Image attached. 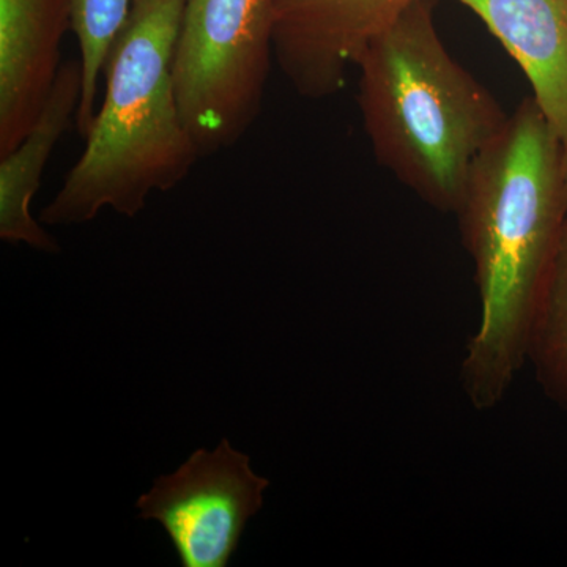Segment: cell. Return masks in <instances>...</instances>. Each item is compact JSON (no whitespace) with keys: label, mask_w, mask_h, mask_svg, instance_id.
<instances>
[{"label":"cell","mask_w":567,"mask_h":567,"mask_svg":"<svg viewBox=\"0 0 567 567\" xmlns=\"http://www.w3.org/2000/svg\"><path fill=\"white\" fill-rule=\"evenodd\" d=\"M416 0H275V59L298 95L344 89L369 44Z\"/></svg>","instance_id":"6"},{"label":"cell","mask_w":567,"mask_h":567,"mask_svg":"<svg viewBox=\"0 0 567 567\" xmlns=\"http://www.w3.org/2000/svg\"><path fill=\"white\" fill-rule=\"evenodd\" d=\"M133 0H71V31L80 44L82 93L76 128L87 136L95 121L100 76L112 47L128 20Z\"/></svg>","instance_id":"11"},{"label":"cell","mask_w":567,"mask_h":567,"mask_svg":"<svg viewBox=\"0 0 567 567\" xmlns=\"http://www.w3.org/2000/svg\"><path fill=\"white\" fill-rule=\"evenodd\" d=\"M275 0H185L174 52L183 122L200 158L234 147L262 111Z\"/></svg>","instance_id":"4"},{"label":"cell","mask_w":567,"mask_h":567,"mask_svg":"<svg viewBox=\"0 0 567 567\" xmlns=\"http://www.w3.org/2000/svg\"><path fill=\"white\" fill-rule=\"evenodd\" d=\"M82 93L80 61L63 63L39 117L20 144L0 156V238L25 244L40 251H58V245L32 218L31 205L55 145L76 121Z\"/></svg>","instance_id":"9"},{"label":"cell","mask_w":567,"mask_h":567,"mask_svg":"<svg viewBox=\"0 0 567 567\" xmlns=\"http://www.w3.org/2000/svg\"><path fill=\"white\" fill-rule=\"evenodd\" d=\"M486 24L532 84L567 153V0H457Z\"/></svg>","instance_id":"8"},{"label":"cell","mask_w":567,"mask_h":567,"mask_svg":"<svg viewBox=\"0 0 567 567\" xmlns=\"http://www.w3.org/2000/svg\"><path fill=\"white\" fill-rule=\"evenodd\" d=\"M454 215L481 301L462 388L476 410H491L527 363L533 316L567 226L566 148L533 96L481 153Z\"/></svg>","instance_id":"1"},{"label":"cell","mask_w":567,"mask_h":567,"mask_svg":"<svg viewBox=\"0 0 567 567\" xmlns=\"http://www.w3.org/2000/svg\"><path fill=\"white\" fill-rule=\"evenodd\" d=\"M566 174H567V153H566Z\"/></svg>","instance_id":"12"},{"label":"cell","mask_w":567,"mask_h":567,"mask_svg":"<svg viewBox=\"0 0 567 567\" xmlns=\"http://www.w3.org/2000/svg\"><path fill=\"white\" fill-rule=\"evenodd\" d=\"M268 486L249 457L223 440L215 451H194L173 475L159 476L136 506L141 518L166 529L183 567H226L249 518L262 509Z\"/></svg>","instance_id":"5"},{"label":"cell","mask_w":567,"mask_h":567,"mask_svg":"<svg viewBox=\"0 0 567 567\" xmlns=\"http://www.w3.org/2000/svg\"><path fill=\"white\" fill-rule=\"evenodd\" d=\"M183 3L133 0L104 66L106 92L84 152L40 221L89 223L104 208L133 218L153 193L169 192L192 173L200 155L173 71Z\"/></svg>","instance_id":"3"},{"label":"cell","mask_w":567,"mask_h":567,"mask_svg":"<svg viewBox=\"0 0 567 567\" xmlns=\"http://www.w3.org/2000/svg\"><path fill=\"white\" fill-rule=\"evenodd\" d=\"M71 0H0V156L28 134L61 70Z\"/></svg>","instance_id":"7"},{"label":"cell","mask_w":567,"mask_h":567,"mask_svg":"<svg viewBox=\"0 0 567 567\" xmlns=\"http://www.w3.org/2000/svg\"><path fill=\"white\" fill-rule=\"evenodd\" d=\"M357 69L358 107L377 162L425 204L456 213L473 166L509 114L446 50L434 2H413Z\"/></svg>","instance_id":"2"},{"label":"cell","mask_w":567,"mask_h":567,"mask_svg":"<svg viewBox=\"0 0 567 567\" xmlns=\"http://www.w3.org/2000/svg\"><path fill=\"white\" fill-rule=\"evenodd\" d=\"M527 363L548 398L567 410V226L533 316Z\"/></svg>","instance_id":"10"}]
</instances>
